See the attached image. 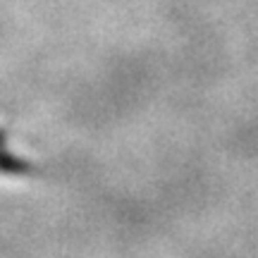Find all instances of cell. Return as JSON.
<instances>
[{"label":"cell","instance_id":"obj_1","mask_svg":"<svg viewBox=\"0 0 258 258\" xmlns=\"http://www.w3.org/2000/svg\"><path fill=\"white\" fill-rule=\"evenodd\" d=\"M36 167L27 163V160H22V158L12 156L5 151V132L0 129V175H12V177H22V175H29V172H34Z\"/></svg>","mask_w":258,"mask_h":258}]
</instances>
